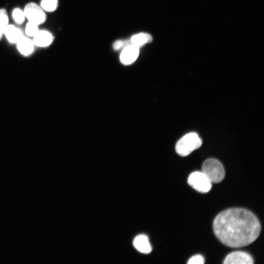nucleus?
<instances>
[{"mask_svg":"<svg viewBox=\"0 0 264 264\" xmlns=\"http://www.w3.org/2000/svg\"><path fill=\"white\" fill-rule=\"evenodd\" d=\"M39 31L38 25L28 22L25 26V33L28 37H34Z\"/></svg>","mask_w":264,"mask_h":264,"instance_id":"2eb2a0df","label":"nucleus"},{"mask_svg":"<svg viewBox=\"0 0 264 264\" xmlns=\"http://www.w3.org/2000/svg\"><path fill=\"white\" fill-rule=\"evenodd\" d=\"M204 263V259L200 255H196L192 257L188 261V264H203Z\"/></svg>","mask_w":264,"mask_h":264,"instance_id":"a211bd4d","label":"nucleus"},{"mask_svg":"<svg viewBox=\"0 0 264 264\" xmlns=\"http://www.w3.org/2000/svg\"><path fill=\"white\" fill-rule=\"evenodd\" d=\"M4 29H2L0 27V39L2 37V35L4 34Z\"/></svg>","mask_w":264,"mask_h":264,"instance_id":"6ab92c4d","label":"nucleus"},{"mask_svg":"<svg viewBox=\"0 0 264 264\" xmlns=\"http://www.w3.org/2000/svg\"><path fill=\"white\" fill-rule=\"evenodd\" d=\"M16 44L19 51L24 56H29L34 51L35 45L33 41L24 36Z\"/></svg>","mask_w":264,"mask_h":264,"instance_id":"9b49d317","label":"nucleus"},{"mask_svg":"<svg viewBox=\"0 0 264 264\" xmlns=\"http://www.w3.org/2000/svg\"><path fill=\"white\" fill-rule=\"evenodd\" d=\"M201 172L211 183H220L225 176V170L222 164L215 158H209L204 161Z\"/></svg>","mask_w":264,"mask_h":264,"instance_id":"7ed1b4c3","label":"nucleus"},{"mask_svg":"<svg viewBox=\"0 0 264 264\" xmlns=\"http://www.w3.org/2000/svg\"><path fill=\"white\" fill-rule=\"evenodd\" d=\"M253 262V259L249 254L242 251H235L227 255L223 263L224 264H252Z\"/></svg>","mask_w":264,"mask_h":264,"instance_id":"423d86ee","label":"nucleus"},{"mask_svg":"<svg viewBox=\"0 0 264 264\" xmlns=\"http://www.w3.org/2000/svg\"><path fill=\"white\" fill-rule=\"evenodd\" d=\"M188 183L196 190L203 193L208 192L212 187L211 182L202 172L191 173L188 177Z\"/></svg>","mask_w":264,"mask_h":264,"instance_id":"20e7f679","label":"nucleus"},{"mask_svg":"<svg viewBox=\"0 0 264 264\" xmlns=\"http://www.w3.org/2000/svg\"><path fill=\"white\" fill-rule=\"evenodd\" d=\"M131 44L130 41L118 40L113 43V48L114 50L123 49Z\"/></svg>","mask_w":264,"mask_h":264,"instance_id":"f3484780","label":"nucleus"},{"mask_svg":"<svg viewBox=\"0 0 264 264\" xmlns=\"http://www.w3.org/2000/svg\"><path fill=\"white\" fill-rule=\"evenodd\" d=\"M58 5V0H42L41 2V8L48 12L54 11L57 9Z\"/></svg>","mask_w":264,"mask_h":264,"instance_id":"ddd939ff","label":"nucleus"},{"mask_svg":"<svg viewBox=\"0 0 264 264\" xmlns=\"http://www.w3.org/2000/svg\"><path fill=\"white\" fill-rule=\"evenodd\" d=\"M139 47L132 44L122 49L120 56L121 63L124 65H130L134 62L139 55Z\"/></svg>","mask_w":264,"mask_h":264,"instance_id":"0eeeda50","label":"nucleus"},{"mask_svg":"<svg viewBox=\"0 0 264 264\" xmlns=\"http://www.w3.org/2000/svg\"><path fill=\"white\" fill-rule=\"evenodd\" d=\"M8 24V17L6 10L5 9H0V27L2 29Z\"/></svg>","mask_w":264,"mask_h":264,"instance_id":"dca6fc26","label":"nucleus"},{"mask_svg":"<svg viewBox=\"0 0 264 264\" xmlns=\"http://www.w3.org/2000/svg\"><path fill=\"white\" fill-rule=\"evenodd\" d=\"M23 12L28 22L40 25L44 23L46 19L44 10L34 2L27 4L24 8Z\"/></svg>","mask_w":264,"mask_h":264,"instance_id":"39448f33","label":"nucleus"},{"mask_svg":"<svg viewBox=\"0 0 264 264\" xmlns=\"http://www.w3.org/2000/svg\"><path fill=\"white\" fill-rule=\"evenodd\" d=\"M153 38L152 36L145 33H141L133 35L130 41L132 44L140 47L146 43L152 42Z\"/></svg>","mask_w":264,"mask_h":264,"instance_id":"f8f14e48","label":"nucleus"},{"mask_svg":"<svg viewBox=\"0 0 264 264\" xmlns=\"http://www.w3.org/2000/svg\"><path fill=\"white\" fill-rule=\"evenodd\" d=\"M53 41L52 34L46 30H39L33 37V42L35 46L44 47L49 45Z\"/></svg>","mask_w":264,"mask_h":264,"instance_id":"6e6552de","label":"nucleus"},{"mask_svg":"<svg viewBox=\"0 0 264 264\" xmlns=\"http://www.w3.org/2000/svg\"><path fill=\"white\" fill-rule=\"evenodd\" d=\"M202 145V140L196 132L188 133L181 138L176 143V150L182 156L190 154L193 151Z\"/></svg>","mask_w":264,"mask_h":264,"instance_id":"f03ea898","label":"nucleus"},{"mask_svg":"<svg viewBox=\"0 0 264 264\" xmlns=\"http://www.w3.org/2000/svg\"><path fill=\"white\" fill-rule=\"evenodd\" d=\"M12 18L17 24H21L24 22L25 17L23 11L15 8L12 12Z\"/></svg>","mask_w":264,"mask_h":264,"instance_id":"4468645a","label":"nucleus"},{"mask_svg":"<svg viewBox=\"0 0 264 264\" xmlns=\"http://www.w3.org/2000/svg\"><path fill=\"white\" fill-rule=\"evenodd\" d=\"M133 244L134 247L141 253L148 254L152 251L148 238L145 235L137 236L133 240Z\"/></svg>","mask_w":264,"mask_h":264,"instance_id":"1a4fd4ad","label":"nucleus"},{"mask_svg":"<svg viewBox=\"0 0 264 264\" xmlns=\"http://www.w3.org/2000/svg\"><path fill=\"white\" fill-rule=\"evenodd\" d=\"M213 227L217 238L224 245L233 248L250 244L261 232L256 216L241 208H230L219 213L214 219Z\"/></svg>","mask_w":264,"mask_h":264,"instance_id":"f257e3e1","label":"nucleus"},{"mask_svg":"<svg viewBox=\"0 0 264 264\" xmlns=\"http://www.w3.org/2000/svg\"><path fill=\"white\" fill-rule=\"evenodd\" d=\"M4 34L11 43H17L24 35L21 30L12 24H8L4 30Z\"/></svg>","mask_w":264,"mask_h":264,"instance_id":"9d476101","label":"nucleus"}]
</instances>
